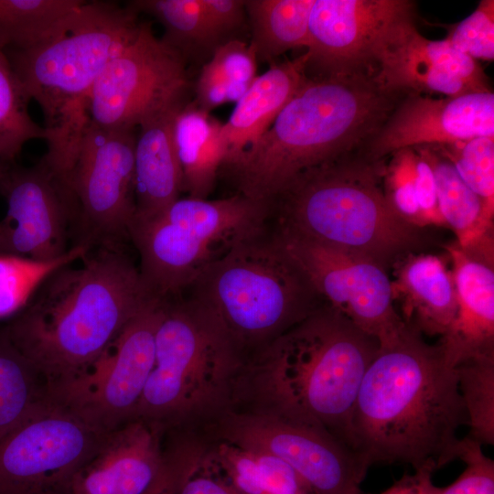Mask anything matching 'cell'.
I'll return each instance as SVG.
<instances>
[{
    "instance_id": "6da1fadb",
    "label": "cell",
    "mask_w": 494,
    "mask_h": 494,
    "mask_svg": "<svg viewBox=\"0 0 494 494\" xmlns=\"http://www.w3.org/2000/svg\"><path fill=\"white\" fill-rule=\"evenodd\" d=\"M467 425L455 368L438 343L406 326L380 347L362 379L349 420L350 448L370 467L456 459L457 431Z\"/></svg>"
},
{
    "instance_id": "7a4b0ae2",
    "label": "cell",
    "mask_w": 494,
    "mask_h": 494,
    "mask_svg": "<svg viewBox=\"0 0 494 494\" xmlns=\"http://www.w3.org/2000/svg\"><path fill=\"white\" fill-rule=\"evenodd\" d=\"M81 260L48 277L5 328L46 389L91 364L156 297L139 268L114 246L88 252Z\"/></svg>"
},
{
    "instance_id": "3957f363",
    "label": "cell",
    "mask_w": 494,
    "mask_h": 494,
    "mask_svg": "<svg viewBox=\"0 0 494 494\" xmlns=\"http://www.w3.org/2000/svg\"><path fill=\"white\" fill-rule=\"evenodd\" d=\"M400 96L365 73L308 78L262 136L220 174L237 194L272 203L303 171L361 149Z\"/></svg>"
},
{
    "instance_id": "277c9868",
    "label": "cell",
    "mask_w": 494,
    "mask_h": 494,
    "mask_svg": "<svg viewBox=\"0 0 494 494\" xmlns=\"http://www.w3.org/2000/svg\"><path fill=\"white\" fill-rule=\"evenodd\" d=\"M379 349L375 338L324 302L253 355L251 372L264 412L324 428L350 448V415Z\"/></svg>"
},
{
    "instance_id": "5b68a950",
    "label": "cell",
    "mask_w": 494,
    "mask_h": 494,
    "mask_svg": "<svg viewBox=\"0 0 494 494\" xmlns=\"http://www.w3.org/2000/svg\"><path fill=\"white\" fill-rule=\"evenodd\" d=\"M139 16L127 3L86 1L58 35L31 48L4 52L30 100L42 111L48 151L41 161L62 180L71 171L89 123L92 87L109 61L137 34Z\"/></svg>"
},
{
    "instance_id": "8992f818",
    "label": "cell",
    "mask_w": 494,
    "mask_h": 494,
    "mask_svg": "<svg viewBox=\"0 0 494 494\" xmlns=\"http://www.w3.org/2000/svg\"><path fill=\"white\" fill-rule=\"evenodd\" d=\"M385 163L358 149L310 167L272 201L270 220L282 233L370 256L388 269L413 252L421 229L388 203Z\"/></svg>"
},
{
    "instance_id": "52a82bcc",
    "label": "cell",
    "mask_w": 494,
    "mask_h": 494,
    "mask_svg": "<svg viewBox=\"0 0 494 494\" xmlns=\"http://www.w3.org/2000/svg\"><path fill=\"white\" fill-rule=\"evenodd\" d=\"M242 356L324 303L268 219L209 263L184 292Z\"/></svg>"
},
{
    "instance_id": "ba28073f",
    "label": "cell",
    "mask_w": 494,
    "mask_h": 494,
    "mask_svg": "<svg viewBox=\"0 0 494 494\" xmlns=\"http://www.w3.org/2000/svg\"><path fill=\"white\" fill-rule=\"evenodd\" d=\"M243 357L221 328L182 296L166 299L155 360L134 418L163 426L228 399Z\"/></svg>"
},
{
    "instance_id": "9c48e42d",
    "label": "cell",
    "mask_w": 494,
    "mask_h": 494,
    "mask_svg": "<svg viewBox=\"0 0 494 494\" xmlns=\"http://www.w3.org/2000/svg\"><path fill=\"white\" fill-rule=\"evenodd\" d=\"M271 209V203L236 193L219 199L179 198L153 216L134 220L129 238L149 291L163 299L182 295L209 263L264 223Z\"/></svg>"
},
{
    "instance_id": "30bf717a",
    "label": "cell",
    "mask_w": 494,
    "mask_h": 494,
    "mask_svg": "<svg viewBox=\"0 0 494 494\" xmlns=\"http://www.w3.org/2000/svg\"><path fill=\"white\" fill-rule=\"evenodd\" d=\"M166 301L149 300L91 364L47 389L48 398L105 432L133 419L154 366Z\"/></svg>"
},
{
    "instance_id": "8fae6325",
    "label": "cell",
    "mask_w": 494,
    "mask_h": 494,
    "mask_svg": "<svg viewBox=\"0 0 494 494\" xmlns=\"http://www.w3.org/2000/svg\"><path fill=\"white\" fill-rule=\"evenodd\" d=\"M108 433L47 394L0 439V494H69Z\"/></svg>"
},
{
    "instance_id": "7c38bea8",
    "label": "cell",
    "mask_w": 494,
    "mask_h": 494,
    "mask_svg": "<svg viewBox=\"0 0 494 494\" xmlns=\"http://www.w3.org/2000/svg\"><path fill=\"white\" fill-rule=\"evenodd\" d=\"M190 80L180 56L142 21L134 38L104 68L91 91L89 124L136 130L164 108L188 99Z\"/></svg>"
},
{
    "instance_id": "4fadbf2b",
    "label": "cell",
    "mask_w": 494,
    "mask_h": 494,
    "mask_svg": "<svg viewBox=\"0 0 494 494\" xmlns=\"http://www.w3.org/2000/svg\"><path fill=\"white\" fill-rule=\"evenodd\" d=\"M276 231L324 302L375 338L380 347L400 337L406 325L395 310L384 265L354 251Z\"/></svg>"
},
{
    "instance_id": "5bb4252c",
    "label": "cell",
    "mask_w": 494,
    "mask_h": 494,
    "mask_svg": "<svg viewBox=\"0 0 494 494\" xmlns=\"http://www.w3.org/2000/svg\"><path fill=\"white\" fill-rule=\"evenodd\" d=\"M222 431L225 441L287 463L316 494H360L369 467L324 428L259 412L229 413Z\"/></svg>"
},
{
    "instance_id": "9a60e30c",
    "label": "cell",
    "mask_w": 494,
    "mask_h": 494,
    "mask_svg": "<svg viewBox=\"0 0 494 494\" xmlns=\"http://www.w3.org/2000/svg\"><path fill=\"white\" fill-rule=\"evenodd\" d=\"M136 130H106L88 123L78 143L70 190L82 223L104 245L129 237L135 216Z\"/></svg>"
},
{
    "instance_id": "2e32d148",
    "label": "cell",
    "mask_w": 494,
    "mask_h": 494,
    "mask_svg": "<svg viewBox=\"0 0 494 494\" xmlns=\"http://www.w3.org/2000/svg\"><path fill=\"white\" fill-rule=\"evenodd\" d=\"M408 0H315L309 17L310 79L373 76L378 46L398 21L413 16Z\"/></svg>"
},
{
    "instance_id": "e0dca14e",
    "label": "cell",
    "mask_w": 494,
    "mask_h": 494,
    "mask_svg": "<svg viewBox=\"0 0 494 494\" xmlns=\"http://www.w3.org/2000/svg\"><path fill=\"white\" fill-rule=\"evenodd\" d=\"M373 80L386 92L397 95L455 97L492 91L477 60L455 49L446 38L422 36L413 16L395 23L378 46Z\"/></svg>"
},
{
    "instance_id": "ac0fdd59",
    "label": "cell",
    "mask_w": 494,
    "mask_h": 494,
    "mask_svg": "<svg viewBox=\"0 0 494 494\" xmlns=\"http://www.w3.org/2000/svg\"><path fill=\"white\" fill-rule=\"evenodd\" d=\"M7 209L0 221V253L47 261L63 255L75 203L68 188L40 161L7 164L0 176Z\"/></svg>"
},
{
    "instance_id": "d6986e66",
    "label": "cell",
    "mask_w": 494,
    "mask_h": 494,
    "mask_svg": "<svg viewBox=\"0 0 494 494\" xmlns=\"http://www.w3.org/2000/svg\"><path fill=\"white\" fill-rule=\"evenodd\" d=\"M405 95L361 148L368 158L386 160L404 148L494 137L492 91L440 99L415 93Z\"/></svg>"
},
{
    "instance_id": "ffe728a7",
    "label": "cell",
    "mask_w": 494,
    "mask_h": 494,
    "mask_svg": "<svg viewBox=\"0 0 494 494\" xmlns=\"http://www.w3.org/2000/svg\"><path fill=\"white\" fill-rule=\"evenodd\" d=\"M493 234L467 247L455 240L444 246L451 263L457 309L438 344L451 368L468 359L494 356Z\"/></svg>"
},
{
    "instance_id": "44dd1931",
    "label": "cell",
    "mask_w": 494,
    "mask_h": 494,
    "mask_svg": "<svg viewBox=\"0 0 494 494\" xmlns=\"http://www.w3.org/2000/svg\"><path fill=\"white\" fill-rule=\"evenodd\" d=\"M161 428L134 418L109 432L75 475L69 494H145L166 463Z\"/></svg>"
},
{
    "instance_id": "7402d4cb",
    "label": "cell",
    "mask_w": 494,
    "mask_h": 494,
    "mask_svg": "<svg viewBox=\"0 0 494 494\" xmlns=\"http://www.w3.org/2000/svg\"><path fill=\"white\" fill-rule=\"evenodd\" d=\"M447 261V255L410 252L391 266L393 304H399L404 324L422 336H444L456 314V290Z\"/></svg>"
},
{
    "instance_id": "603a6c76",
    "label": "cell",
    "mask_w": 494,
    "mask_h": 494,
    "mask_svg": "<svg viewBox=\"0 0 494 494\" xmlns=\"http://www.w3.org/2000/svg\"><path fill=\"white\" fill-rule=\"evenodd\" d=\"M188 101L164 108L137 127L134 220L153 216L180 198L182 174L174 145L173 122L178 110Z\"/></svg>"
},
{
    "instance_id": "cb8c5ba5",
    "label": "cell",
    "mask_w": 494,
    "mask_h": 494,
    "mask_svg": "<svg viewBox=\"0 0 494 494\" xmlns=\"http://www.w3.org/2000/svg\"><path fill=\"white\" fill-rule=\"evenodd\" d=\"M307 60L308 55L305 52L293 59L274 63L257 76L236 102L228 121L223 123L227 156L222 166L252 145L303 88L308 81Z\"/></svg>"
},
{
    "instance_id": "d4e9b609",
    "label": "cell",
    "mask_w": 494,
    "mask_h": 494,
    "mask_svg": "<svg viewBox=\"0 0 494 494\" xmlns=\"http://www.w3.org/2000/svg\"><path fill=\"white\" fill-rule=\"evenodd\" d=\"M223 123L187 102L173 122V140L188 197L207 199L227 156Z\"/></svg>"
},
{
    "instance_id": "484cf974",
    "label": "cell",
    "mask_w": 494,
    "mask_h": 494,
    "mask_svg": "<svg viewBox=\"0 0 494 494\" xmlns=\"http://www.w3.org/2000/svg\"><path fill=\"white\" fill-rule=\"evenodd\" d=\"M315 0H245L251 39L257 61L270 65L309 40V17Z\"/></svg>"
},
{
    "instance_id": "4316f807",
    "label": "cell",
    "mask_w": 494,
    "mask_h": 494,
    "mask_svg": "<svg viewBox=\"0 0 494 494\" xmlns=\"http://www.w3.org/2000/svg\"><path fill=\"white\" fill-rule=\"evenodd\" d=\"M83 0H0V50L34 48L66 29Z\"/></svg>"
},
{
    "instance_id": "83f0119b",
    "label": "cell",
    "mask_w": 494,
    "mask_h": 494,
    "mask_svg": "<svg viewBox=\"0 0 494 494\" xmlns=\"http://www.w3.org/2000/svg\"><path fill=\"white\" fill-rule=\"evenodd\" d=\"M139 15L156 18L163 27L161 40L188 64H205L220 46L207 18L202 0H133Z\"/></svg>"
},
{
    "instance_id": "f1b7e54d",
    "label": "cell",
    "mask_w": 494,
    "mask_h": 494,
    "mask_svg": "<svg viewBox=\"0 0 494 494\" xmlns=\"http://www.w3.org/2000/svg\"><path fill=\"white\" fill-rule=\"evenodd\" d=\"M257 63L249 42L232 39L221 44L202 66L193 102L209 113L222 104L237 102L256 80Z\"/></svg>"
},
{
    "instance_id": "f546056e",
    "label": "cell",
    "mask_w": 494,
    "mask_h": 494,
    "mask_svg": "<svg viewBox=\"0 0 494 494\" xmlns=\"http://www.w3.org/2000/svg\"><path fill=\"white\" fill-rule=\"evenodd\" d=\"M432 167L440 211L446 226L462 247L474 244L494 233L493 223L485 218L479 199L467 187L453 165L430 146L414 147Z\"/></svg>"
},
{
    "instance_id": "4dcf8cb0",
    "label": "cell",
    "mask_w": 494,
    "mask_h": 494,
    "mask_svg": "<svg viewBox=\"0 0 494 494\" xmlns=\"http://www.w3.org/2000/svg\"><path fill=\"white\" fill-rule=\"evenodd\" d=\"M46 398L40 375L0 329V439Z\"/></svg>"
},
{
    "instance_id": "1f68e13d",
    "label": "cell",
    "mask_w": 494,
    "mask_h": 494,
    "mask_svg": "<svg viewBox=\"0 0 494 494\" xmlns=\"http://www.w3.org/2000/svg\"><path fill=\"white\" fill-rule=\"evenodd\" d=\"M89 250V243H80L47 261L0 253V319L18 314L48 277L80 260Z\"/></svg>"
},
{
    "instance_id": "d6a6232c",
    "label": "cell",
    "mask_w": 494,
    "mask_h": 494,
    "mask_svg": "<svg viewBox=\"0 0 494 494\" xmlns=\"http://www.w3.org/2000/svg\"><path fill=\"white\" fill-rule=\"evenodd\" d=\"M30 101L8 58L0 50V159L5 164L12 163L27 142L47 139L45 129L29 114Z\"/></svg>"
},
{
    "instance_id": "836d02e7",
    "label": "cell",
    "mask_w": 494,
    "mask_h": 494,
    "mask_svg": "<svg viewBox=\"0 0 494 494\" xmlns=\"http://www.w3.org/2000/svg\"><path fill=\"white\" fill-rule=\"evenodd\" d=\"M467 415V437L494 444V356L468 359L455 367Z\"/></svg>"
},
{
    "instance_id": "e575fe53",
    "label": "cell",
    "mask_w": 494,
    "mask_h": 494,
    "mask_svg": "<svg viewBox=\"0 0 494 494\" xmlns=\"http://www.w3.org/2000/svg\"><path fill=\"white\" fill-rule=\"evenodd\" d=\"M447 159L479 199L485 218L494 220V137H475L448 145H427Z\"/></svg>"
},
{
    "instance_id": "d590c367",
    "label": "cell",
    "mask_w": 494,
    "mask_h": 494,
    "mask_svg": "<svg viewBox=\"0 0 494 494\" xmlns=\"http://www.w3.org/2000/svg\"><path fill=\"white\" fill-rule=\"evenodd\" d=\"M390 156L382 178L385 198L400 218L422 229L415 181L416 152L404 148Z\"/></svg>"
},
{
    "instance_id": "8d00e7d4",
    "label": "cell",
    "mask_w": 494,
    "mask_h": 494,
    "mask_svg": "<svg viewBox=\"0 0 494 494\" xmlns=\"http://www.w3.org/2000/svg\"><path fill=\"white\" fill-rule=\"evenodd\" d=\"M446 39L460 53L475 59H494V1L481 0L472 14L449 27Z\"/></svg>"
},
{
    "instance_id": "74e56055",
    "label": "cell",
    "mask_w": 494,
    "mask_h": 494,
    "mask_svg": "<svg viewBox=\"0 0 494 494\" xmlns=\"http://www.w3.org/2000/svg\"><path fill=\"white\" fill-rule=\"evenodd\" d=\"M456 458L466 468L439 494H494V461L484 455L480 444L467 436L460 439Z\"/></svg>"
},
{
    "instance_id": "f35d334b",
    "label": "cell",
    "mask_w": 494,
    "mask_h": 494,
    "mask_svg": "<svg viewBox=\"0 0 494 494\" xmlns=\"http://www.w3.org/2000/svg\"><path fill=\"white\" fill-rule=\"evenodd\" d=\"M187 468L177 494H240L223 475L210 452H187Z\"/></svg>"
},
{
    "instance_id": "ab89813d",
    "label": "cell",
    "mask_w": 494,
    "mask_h": 494,
    "mask_svg": "<svg viewBox=\"0 0 494 494\" xmlns=\"http://www.w3.org/2000/svg\"><path fill=\"white\" fill-rule=\"evenodd\" d=\"M252 452L257 462L264 494H316L301 476L282 459L262 452Z\"/></svg>"
},
{
    "instance_id": "60d3db41",
    "label": "cell",
    "mask_w": 494,
    "mask_h": 494,
    "mask_svg": "<svg viewBox=\"0 0 494 494\" xmlns=\"http://www.w3.org/2000/svg\"><path fill=\"white\" fill-rule=\"evenodd\" d=\"M210 27L220 45L238 37L248 26L245 0H202Z\"/></svg>"
},
{
    "instance_id": "b9f144b4",
    "label": "cell",
    "mask_w": 494,
    "mask_h": 494,
    "mask_svg": "<svg viewBox=\"0 0 494 494\" xmlns=\"http://www.w3.org/2000/svg\"><path fill=\"white\" fill-rule=\"evenodd\" d=\"M415 152V181L421 228L426 226L446 227L439 208L436 184L432 167L419 152L416 150Z\"/></svg>"
},
{
    "instance_id": "7bdbcfd3",
    "label": "cell",
    "mask_w": 494,
    "mask_h": 494,
    "mask_svg": "<svg viewBox=\"0 0 494 494\" xmlns=\"http://www.w3.org/2000/svg\"><path fill=\"white\" fill-rule=\"evenodd\" d=\"M435 470V463L427 462L414 469L413 474H404L381 494H439L442 488L433 482Z\"/></svg>"
},
{
    "instance_id": "ee69618b",
    "label": "cell",
    "mask_w": 494,
    "mask_h": 494,
    "mask_svg": "<svg viewBox=\"0 0 494 494\" xmlns=\"http://www.w3.org/2000/svg\"><path fill=\"white\" fill-rule=\"evenodd\" d=\"M187 452L166 455V463L145 494H177L187 468Z\"/></svg>"
},
{
    "instance_id": "f6af8a7d",
    "label": "cell",
    "mask_w": 494,
    "mask_h": 494,
    "mask_svg": "<svg viewBox=\"0 0 494 494\" xmlns=\"http://www.w3.org/2000/svg\"><path fill=\"white\" fill-rule=\"evenodd\" d=\"M7 164L4 163L1 159H0V176L3 172V170L5 169V167L6 166Z\"/></svg>"
}]
</instances>
